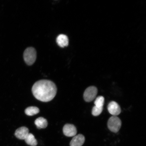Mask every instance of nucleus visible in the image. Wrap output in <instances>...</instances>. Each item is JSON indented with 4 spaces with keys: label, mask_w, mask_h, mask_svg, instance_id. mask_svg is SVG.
Returning <instances> with one entry per match:
<instances>
[{
    "label": "nucleus",
    "mask_w": 146,
    "mask_h": 146,
    "mask_svg": "<svg viewBox=\"0 0 146 146\" xmlns=\"http://www.w3.org/2000/svg\"><path fill=\"white\" fill-rule=\"evenodd\" d=\"M32 92L36 99L42 102H48L55 96L57 88L55 84L50 80H41L34 84Z\"/></svg>",
    "instance_id": "1"
},
{
    "label": "nucleus",
    "mask_w": 146,
    "mask_h": 146,
    "mask_svg": "<svg viewBox=\"0 0 146 146\" xmlns=\"http://www.w3.org/2000/svg\"><path fill=\"white\" fill-rule=\"evenodd\" d=\"M36 58V51L33 47H28L24 52V60L28 65H32L35 62Z\"/></svg>",
    "instance_id": "2"
},
{
    "label": "nucleus",
    "mask_w": 146,
    "mask_h": 146,
    "mask_svg": "<svg viewBox=\"0 0 146 146\" xmlns=\"http://www.w3.org/2000/svg\"><path fill=\"white\" fill-rule=\"evenodd\" d=\"M121 124V120L119 118L116 116H113L109 119L107 125L110 130L116 133L120 130Z\"/></svg>",
    "instance_id": "3"
},
{
    "label": "nucleus",
    "mask_w": 146,
    "mask_h": 146,
    "mask_svg": "<svg viewBox=\"0 0 146 146\" xmlns=\"http://www.w3.org/2000/svg\"><path fill=\"white\" fill-rule=\"evenodd\" d=\"M98 92V89L96 87L94 86L89 87L86 89L84 92V99L87 102H91L96 98Z\"/></svg>",
    "instance_id": "4"
},
{
    "label": "nucleus",
    "mask_w": 146,
    "mask_h": 146,
    "mask_svg": "<svg viewBox=\"0 0 146 146\" xmlns=\"http://www.w3.org/2000/svg\"><path fill=\"white\" fill-rule=\"evenodd\" d=\"M63 130L64 135L67 137L74 136L77 134V129L72 124H66L63 127Z\"/></svg>",
    "instance_id": "5"
},
{
    "label": "nucleus",
    "mask_w": 146,
    "mask_h": 146,
    "mask_svg": "<svg viewBox=\"0 0 146 146\" xmlns=\"http://www.w3.org/2000/svg\"><path fill=\"white\" fill-rule=\"evenodd\" d=\"M107 108L110 113L114 116L118 115L121 112V108L117 103L114 101L110 102Z\"/></svg>",
    "instance_id": "6"
},
{
    "label": "nucleus",
    "mask_w": 146,
    "mask_h": 146,
    "mask_svg": "<svg viewBox=\"0 0 146 146\" xmlns=\"http://www.w3.org/2000/svg\"><path fill=\"white\" fill-rule=\"evenodd\" d=\"M29 129L25 127L18 129L15 133V135L17 138L21 140H25L29 134Z\"/></svg>",
    "instance_id": "7"
},
{
    "label": "nucleus",
    "mask_w": 146,
    "mask_h": 146,
    "mask_svg": "<svg viewBox=\"0 0 146 146\" xmlns=\"http://www.w3.org/2000/svg\"><path fill=\"white\" fill-rule=\"evenodd\" d=\"M85 140L84 136L81 134L75 136L70 141V146H82L84 143Z\"/></svg>",
    "instance_id": "8"
},
{
    "label": "nucleus",
    "mask_w": 146,
    "mask_h": 146,
    "mask_svg": "<svg viewBox=\"0 0 146 146\" xmlns=\"http://www.w3.org/2000/svg\"><path fill=\"white\" fill-rule=\"evenodd\" d=\"M56 41L58 45L61 47L67 46L68 45V38L65 35H60L56 38Z\"/></svg>",
    "instance_id": "9"
},
{
    "label": "nucleus",
    "mask_w": 146,
    "mask_h": 146,
    "mask_svg": "<svg viewBox=\"0 0 146 146\" xmlns=\"http://www.w3.org/2000/svg\"><path fill=\"white\" fill-rule=\"evenodd\" d=\"M36 127L38 129H45L48 125V122L45 118L40 117L36 119L35 122Z\"/></svg>",
    "instance_id": "10"
},
{
    "label": "nucleus",
    "mask_w": 146,
    "mask_h": 146,
    "mask_svg": "<svg viewBox=\"0 0 146 146\" xmlns=\"http://www.w3.org/2000/svg\"><path fill=\"white\" fill-rule=\"evenodd\" d=\"M27 145L31 146H36L38 142L33 135L29 133L25 139Z\"/></svg>",
    "instance_id": "11"
},
{
    "label": "nucleus",
    "mask_w": 146,
    "mask_h": 146,
    "mask_svg": "<svg viewBox=\"0 0 146 146\" xmlns=\"http://www.w3.org/2000/svg\"><path fill=\"white\" fill-rule=\"evenodd\" d=\"M40 112L39 109L36 107H29L25 110V114L27 115L32 116L37 114Z\"/></svg>",
    "instance_id": "12"
},
{
    "label": "nucleus",
    "mask_w": 146,
    "mask_h": 146,
    "mask_svg": "<svg viewBox=\"0 0 146 146\" xmlns=\"http://www.w3.org/2000/svg\"><path fill=\"white\" fill-rule=\"evenodd\" d=\"M104 102V98L103 96H99L96 98L94 102V104L97 107H103Z\"/></svg>",
    "instance_id": "13"
},
{
    "label": "nucleus",
    "mask_w": 146,
    "mask_h": 146,
    "mask_svg": "<svg viewBox=\"0 0 146 146\" xmlns=\"http://www.w3.org/2000/svg\"><path fill=\"white\" fill-rule=\"evenodd\" d=\"M103 107H98L95 106L93 108L92 114L93 116H98L101 113L103 110Z\"/></svg>",
    "instance_id": "14"
}]
</instances>
